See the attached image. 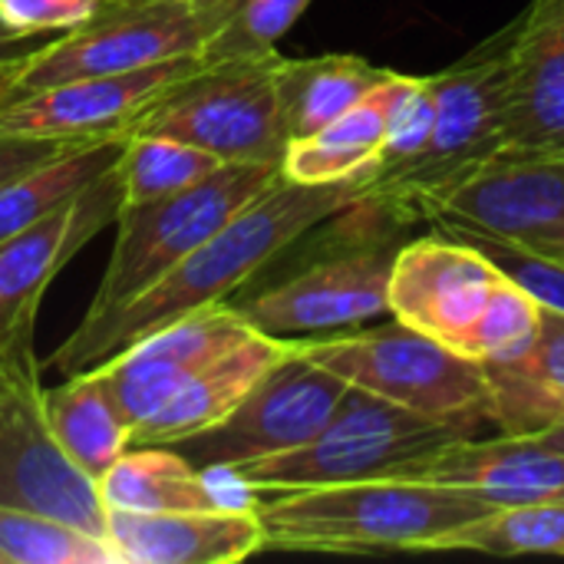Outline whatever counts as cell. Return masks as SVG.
<instances>
[{
  "label": "cell",
  "instance_id": "8992f818",
  "mask_svg": "<svg viewBox=\"0 0 564 564\" xmlns=\"http://www.w3.org/2000/svg\"><path fill=\"white\" fill-rule=\"evenodd\" d=\"M297 347L350 387L423 416L456 423L469 433L489 423L486 367L403 321L307 337Z\"/></svg>",
  "mask_w": 564,
  "mask_h": 564
},
{
  "label": "cell",
  "instance_id": "52a82bcc",
  "mask_svg": "<svg viewBox=\"0 0 564 564\" xmlns=\"http://www.w3.org/2000/svg\"><path fill=\"white\" fill-rule=\"evenodd\" d=\"M281 175V165L271 162H225L192 188L142 205H122L109 264L79 324H96L145 294Z\"/></svg>",
  "mask_w": 564,
  "mask_h": 564
},
{
  "label": "cell",
  "instance_id": "ba28073f",
  "mask_svg": "<svg viewBox=\"0 0 564 564\" xmlns=\"http://www.w3.org/2000/svg\"><path fill=\"white\" fill-rule=\"evenodd\" d=\"M459 436H476L456 423H443L350 387L324 423V430L281 456L241 463L231 473L251 492H291L380 479Z\"/></svg>",
  "mask_w": 564,
  "mask_h": 564
},
{
  "label": "cell",
  "instance_id": "30bf717a",
  "mask_svg": "<svg viewBox=\"0 0 564 564\" xmlns=\"http://www.w3.org/2000/svg\"><path fill=\"white\" fill-rule=\"evenodd\" d=\"M278 56L202 63L165 89L129 135H172L221 162L281 165L288 135L278 109Z\"/></svg>",
  "mask_w": 564,
  "mask_h": 564
},
{
  "label": "cell",
  "instance_id": "d4e9b609",
  "mask_svg": "<svg viewBox=\"0 0 564 564\" xmlns=\"http://www.w3.org/2000/svg\"><path fill=\"white\" fill-rule=\"evenodd\" d=\"M43 410L59 453L93 482H99L132 446V426L96 370L73 373L59 387H50L43 393Z\"/></svg>",
  "mask_w": 564,
  "mask_h": 564
},
{
  "label": "cell",
  "instance_id": "7c38bea8",
  "mask_svg": "<svg viewBox=\"0 0 564 564\" xmlns=\"http://www.w3.org/2000/svg\"><path fill=\"white\" fill-rule=\"evenodd\" d=\"M347 390V380L314 364L297 340H291V350L221 423L169 446L202 473H221L241 463L281 456L314 440Z\"/></svg>",
  "mask_w": 564,
  "mask_h": 564
},
{
  "label": "cell",
  "instance_id": "ffe728a7",
  "mask_svg": "<svg viewBox=\"0 0 564 564\" xmlns=\"http://www.w3.org/2000/svg\"><path fill=\"white\" fill-rule=\"evenodd\" d=\"M291 350V340L254 330L241 344L202 364L185 383L132 433V446H169L221 423L251 387Z\"/></svg>",
  "mask_w": 564,
  "mask_h": 564
},
{
  "label": "cell",
  "instance_id": "3957f363",
  "mask_svg": "<svg viewBox=\"0 0 564 564\" xmlns=\"http://www.w3.org/2000/svg\"><path fill=\"white\" fill-rule=\"evenodd\" d=\"M390 314L469 360L496 364L532 344L542 304L476 245L436 231L400 248Z\"/></svg>",
  "mask_w": 564,
  "mask_h": 564
},
{
  "label": "cell",
  "instance_id": "e0dca14e",
  "mask_svg": "<svg viewBox=\"0 0 564 564\" xmlns=\"http://www.w3.org/2000/svg\"><path fill=\"white\" fill-rule=\"evenodd\" d=\"M387 476L466 489L496 506L564 499V453L539 436H459Z\"/></svg>",
  "mask_w": 564,
  "mask_h": 564
},
{
  "label": "cell",
  "instance_id": "5b68a950",
  "mask_svg": "<svg viewBox=\"0 0 564 564\" xmlns=\"http://www.w3.org/2000/svg\"><path fill=\"white\" fill-rule=\"evenodd\" d=\"M512 36L516 20L430 76L433 119L423 149L406 165L387 175H370L364 198L383 205L413 228L426 221L436 198L509 149L506 69Z\"/></svg>",
  "mask_w": 564,
  "mask_h": 564
},
{
  "label": "cell",
  "instance_id": "4fadbf2b",
  "mask_svg": "<svg viewBox=\"0 0 564 564\" xmlns=\"http://www.w3.org/2000/svg\"><path fill=\"white\" fill-rule=\"evenodd\" d=\"M433 228H463L564 264V152H502L426 212Z\"/></svg>",
  "mask_w": 564,
  "mask_h": 564
},
{
  "label": "cell",
  "instance_id": "f546056e",
  "mask_svg": "<svg viewBox=\"0 0 564 564\" xmlns=\"http://www.w3.org/2000/svg\"><path fill=\"white\" fill-rule=\"evenodd\" d=\"M311 0H238L218 33L205 43L202 63L258 59L278 53V40L301 20Z\"/></svg>",
  "mask_w": 564,
  "mask_h": 564
},
{
  "label": "cell",
  "instance_id": "d6a6232c",
  "mask_svg": "<svg viewBox=\"0 0 564 564\" xmlns=\"http://www.w3.org/2000/svg\"><path fill=\"white\" fill-rule=\"evenodd\" d=\"M89 139H46V135H3L0 132V185L63 155L66 149Z\"/></svg>",
  "mask_w": 564,
  "mask_h": 564
},
{
  "label": "cell",
  "instance_id": "484cf974",
  "mask_svg": "<svg viewBox=\"0 0 564 564\" xmlns=\"http://www.w3.org/2000/svg\"><path fill=\"white\" fill-rule=\"evenodd\" d=\"M126 139H89L0 185V245L83 192L122 159Z\"/></svg>",
  "mask_w": 564,
  "mask_h": 564
},
{
  "label": "cell",
  "instance_id": "5bb4252c",
  "mask_svg": "<svg viewBox=\"0 0 564 564\" xmlns=\"http://www.w3.org/2000/svg\"><path fill=\"white\" fill-rule=\"evenodd\" d=\"M198 66V56H182L129 73L66 79L0 106V132L46 139H129L145 109Z\"/></svg>",
  "mask_w": 564,
  "mask_h": 564
},
{
  "label": "cell",
  "instance_id": "e575fe53",
  "mask_svg": "<svg viewBox=\"0 0 564 564\" xmlns=\"http://www.w3.org/2000/svg\"><path fill=\"white\" fill-rule=\"evenodd\" d=\"M539 440H545L552 449L564 453V426H558V430H549V433H539Z\"/></svg>",
  "mask_w": 564,
  "mask_h": 564
},
{
  "label": "cell",
  "instance_id": "44dd1931",
  "mask_svg": "<svg viewBox=\"0 0 564 564\" xmlns=\"http://www.w3.org/2000/svg\"><path fill=\"white\" fill-rule=\"evenodd\" d=\"M489 380V426L512 436H539L564 426V314L542 304L532 344L496 364Z\"/></svg>",
  "mask_w": 564,
  "mask_h": 564
},
{
  "label": "cell",
  "instance_id": "d590c367",
  "mask_svg": "<svg viewBox=\"0 0 564 564\" xmlns=\"http://www.w3.org/2000/svg\"><path fill=\"white\" fill-rule=\"evenodd\" d=\"M0 564H7V562H3V555H0Z\"/></svg>",
  "mask_w": 564,
  "mask_h": 564
},
{
  "label": "cell",
  "instance_id": "9c48e42d",
  "mask_svg": "<svg viewBox=\"0 0 564 564\" xmlns=\"http://www.w3.org/2000/svg\"><path fill=\"white\" fill-rule=\"evenodd\" d=\"M238 0H99L89 20L59 33L7 86L0 106L83 76L129 73L198 56Z\"/></svg>",
  "mask_w": 564,
  "mask_h": 564
},
{
  "label": "cell",
  "instance_id": "7a4b0ae2",
  "mask_svg": "<svg viewBox=\"0 0 564 564\" xmlns=\"http://www.w3.org/2000/svg\"><path fill=\"white\" fill-rule=\"evenodd\" d=\"M264 552H436V545L499 506L449 486L360 479L291 492H254Z\"/></svg>",
  "mask_w": 564,
  "mask_h": 564
},
{
  "label": "cell",
  "instance_id": "1f68e13d",
  "mask_svg": "<svg viewBox=\"0 0 564 564\" xmlns=\"http://www.w3.org/2000/svg\"><path fill=\"white\" fill-rule=\"evenodd\" d=\"M96 7L99 0H0V20L20 33H66Z\"/></svg>",
  "mask_w": 564,
  "mask_h": 564
},
{
  "label": "cell",
  "instance_id": "83f0119b",
  "mask_svg": "<svg viewBox=\"0 0 564 564\" xmlns=\"http://www.w3.org/2000/svg\"><path fill=\"white\" fill-rule=\"evenodd\" d=\"M0 555L7 564H119L102 535L20 506H0Z\"/></svg>",
  "mask_w": 564,
  "mask_h": 564
},
{
  "label": "cell",
  "instance_id": "f1b7e54d",
  "mask_svg": "<svg viewBox=\"0 0 564 564\" xmlns=\"http://www.w3.org/2000/svg\"><path fill=\"white\" fill-rule=\"evenodd\" d=\"M221 165L225 162L212 152L172 135H129L119 159L126 205H142L192 188Z\"/></svg>",
  "mask_w": 564,
  "mask_h": 564
},
{
  "label": "cell",
  "instance_id": "4316f807",
  "mask_svg": "<svg viewBox=\"0 0 564 564\" xmlns=\"http://www.w3.org/2000/svg\"><path fill=\"white\" fill-rule=\"evenodd\" d=\"M436 552L564 555V499L499 506L496 512L449 532Z\"/></svg>",
  "mask_w": 564,
  "mask_h": 564
},
{
  "label": "cell",
  "instance_id": "4dcf8cb0",
  "mask_svg": "<svg viewBox=\"0 0 564 564\" xmlns=\"http://www.w3.org/2000/svg\"><path fill=\"white\" fill-rule=\"evenodd\" d=\"M436 231H446L453 238H463V241L476 245L516 284H522L539 304L564 314V264L545 261V258H539L532 251H522V248H516L509 241H499V238H489V235H476V231H463V228H436Z\"/></svg>",
  "mask_w": 564,
  "mask_h": 564
},
{
  "label": "cell",
  "instance_id": "9a60e30c",
  "mask_svg": "<svg viewBox=\"0 0 564 564\" xmlns=\"http://www.w3.org/2000/svg\"><path fill=\"white\" fill-rule=\"evenodd\" d=\"M126 205L119 162L50 215L0 245V340L33 330L50 281L106 228Z\"/></svg>",
  "mask_w": 564,
  "mask_h": 564
},
{
  "label": "cell",
  "instance_id": "d6986e66",
  "mask_svg": "<svg viewBox=\"0 0 564 564\" xmlns=\"http://www.w3.org/2000/svg\"><path fill=\"white\" fill-rule=\"evenodd\" d=\"M106 542L119 564H231L264 552V529L254 502L192 512L106 509Z\"/></svg>",
  "mask_w": 564,
  "mask_h": 564
},
{
  "label": "cell",
  "instance_id": "6da1fadb",
  "mask_svg": "<svg viewBox=\"0 0 564 564\" xmlns=\"http://www.w3.org/2000/svg\"><path fill=\"white\" fill-rule=\"evenodd\" d=\"M367 178L370 175L304 185L281 175L145 294L96 324H76L73 334L56 347L53 367L63 377L93 370L119 350L132 347L135 340L169 327L172 321L208 304L228 301L294 241H301L307 231L327 225L337 212L354 205L364 195Z\"/></svg>",
  "mask_w": 564,
  "mask_h": 564
},
{
  "label": "cell",
  "instance_id": "8fae6325",
  "mask_svg": "<svg viewBox=\"0 0 564 564\" xmlns=\"http://www.w3.org/2000/svg\"><path fill=\"white\" fill-rule=\"evenodd\" d=\"M33 330L0 340V506L73 522L106 539V506L53 443L43 410Z\"/></svg>",
  "mask_w": 564,
  "mask_h": 564
},
{
  "label": "cell",
  "instance_id": "2e32d148",
  "mask_svg": "<svg viewBox=\"0 0 564 564\" xmlns=\"http://www.w3.org/2000/svg\"><path fill=\"white\" fill-rule=\"evenodd\" d=\"M254 327L228 301L192 311L93 367L116 397L126 423L142 426L202 364L251 337Z\"/></svg>",
  "mask_w": 564,
  "mask_h": 564
},
{
  "label": "cell",
  "instance_id": "7402d4cb",
  "mask_svg": "<svg viewBox=\"0 0 564 564\" xmlns=\"http://www.w3.org/2000/svg\"><path fill=\"white\" fill-rule=\"evenodd\" d=\"M410 83L413 76L393 69L370 96H364L354 109H347L334 122H327L321 132L288 142L281 172L291 182H304V185H327V182L370 175L387 149L397 102Z\"/></svg>",
  "mask_w": 564,
  "mask_h": 564
},
{
  "label": "cell",
  "instance_id": "603a6c76",
  "mask_svg": "<svg viewBox=\"0 0 564 564\" xmlns=\"http://www.w3.org/2000/svg\"><path fill=\"white\" fill-rule=\"evenodd\" d=\"M390 73L393 69L354 53H324L304 59L278 56L274 86L288 142L321 132L327 122L370 96Z\"/></svg>",
  "mask_w": 564,
  "mask_h": 564
},
{
  "label": "cell",
  "instance_id": "ac0fdd59",
  "mask_svg": "<svg viewBox=\"0 0 564 564\" xmlns=\"http://www.w3.org/2000/svg\"><path fill=\"white\" fill-rule=\"evenodd\" d=\"M506 152H564V0L516 17L506 69Z\"/></svg>",
  "mask_w": 564,
  "mask_h": 564
},
{
  "label": "cell",
  "instance_id": "836d02e7",
  "mask_svg": "<svg viewBox=\"0 0 564 564\" xmlns=\"http://www.w3.org/2000/svg\"><path fill=\"white\" fill-rule=\"evenodd\" d=\"M59 33H20L13 26H7L0 20V99L7 93V86L13 83V76L40 53L46 50Z\"/></svg>",
  "mask_w": 564,
  "mask_h": 564
},
{
  "label": "cell",
  "instance_id": "cb8c5ba5",
  "mask_svg": "<svg viewBox=\"0 0 564 564\" xmlns=\"http://www.w3.org/2000/svg\"><path fill=\"white\" fill-rule=\"evenodd\" d=\"M96 492L106 509L126 512H192L254 502L218 492L215 473L195 469L172 446H129L96 482Z\"/></svg>",
  "mask_w": 564,
  "mask_h": 564
},
{
  "label": "cell",
  "instance_id": "277c9868",
  "mask_svg": "<svg viewBox=\"0 0 564 564\" xmlns=\"http://www.w3.org/2000/svg\"><path fill=\"white\" fill-rule=\"evenodd\" d=\"M406 231L410 225L360 195L330 218L324 248L235 307L254 330L278 340L364 327L390 314V274Z\"/></svg>",
  "mask_w": 564,
  "mask_h": 564
}]
</instances>
